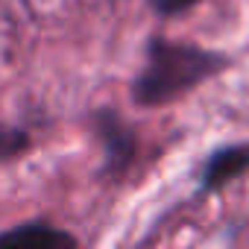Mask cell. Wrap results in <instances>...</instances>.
<instances>
[{
  "instance_id": "obj_1",
  "label": "cell",
  "mask_w": 249,
  "mask_h": 249,
  "mask_svg": "<svg viewBox=\"0 0 249 249\" xmlns=\"http://www.w3.org/2000/svg\"><path fill=\"white\" fill-rule=\"evenodd\" d=\"M226 68L220 53H208L191 44H170L164 38L150 41V59L144 73L135 82V103L141 106H164L185 91L196 88L202 79L214 76Z\"/></svg>"
},
{
  "instance_id": "obj_2",
  "label": "cell",
  "mask_w": 249,
  "mask_h": 249,
  "mask_svg": "<svg viewBox=\"0 0 249 249\" xmlns=\"http://www.w3.org/2000/svg\"><path fill=\"white\" fill-rule=\"evenodd\" d=\"M97 132L106 144L108 156V173H123L132 159H135V135L114 111H100L97 114Z\"/></svg>"
},
{
  "instance_id": "obj_3",
  "label": "cell",
  "mask_w": 249,
  "mask_h": 249,
  "mask_svg": "<svg viewBox=\"0 0 249 249\" xmlns=\"http://www.w3.org/2000/svg\"><path fill=\"white\" fill-rule=\"evenodd\" d=\"M249 167V144H237V147H223L217 150L202 170V191H220L223 185H229L231 179H237L243 170Z\"/></svg>"
},
{
  "instance_id": "obj_4",
  "label": "cell",
  "mask_w": 249,
  "mask_h": 249,
  "mask_svg": "<svg viewBox=\"0 0 249 249\" xmlns=\"http://www.w3.org/2000/svg\"><path fill=\"white\" fill-rule=\"evenodd\" d=\"M0 246H9V249H59V246H76V240H73V234L53 229L47 223H27L21 229L0 234Z\"/></svg>"
},
{
  "instance_id": "obj_5",
  "label": "cell",
  "mask_w": 249,
  "mask_h": 249,
  "mask_svg": "<svg viewBox=\"0 0 249 249\" xmlns=\"http://www.w3.org/2000/svg\"><path fill=\"white\" fill-rule=\"evenodd\" d=\"M27 147H30V135H27L24 129H15V126H0V161H6V159H18Z\"/></svg>"
},
{
  "instance_id": "obj_6",
  "label": "cell",
  "mask_w": 249,
  "mask_h": 249,
  "mask_svg": "<svg viewBox=\"0 0 249 249\" xmlns=\"http://www.w3.org/2000/svg\"><path fill=\"white\" fill-rule=\"evenodd\" d=\"M196 0H150V6L159 12V15H179L185 9H191Z\"/></svg>"
}]
</instances>
